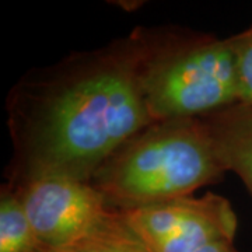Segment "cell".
<instances>
[{
    "mask_svg": "<svg viewBox=\"0 0 252 252\" xmlns=\"http://www.w3.org/2000/svg\"><path fill=\"white\" fill-rule=\"evenodd\" d=\"M228 41L234 55L238 102L252 105V27Z\"/></svg>",
    "mask_w": 252,
    "mask_h": 252,
    "instance_id": "cell-9",
    "label": "cell"
},
{
    "mask_svg": "<svg viewBox=\"0 0 252 252\" xmlns=\"http://www.w3.org/2000/svg\"><path fill=\"white\" fill-rule=\"evenodd\" d=\"M119 212L152 252H196L213 241H233L237 231L230 202L212 192Z\"/></svg>",
    "mask_w": 252,
    "mask_h": 252,
    "instance_id": "cell-4",
    "label": "cell"
},
{
    "mask_svg": "<svg viewBox=\"0 0 252 252\" xmlns=\"http://www.w3.org/2000/svg\"><path fill=\"white\" fill-rule=\"evenodd\" d=\"M69 248L74 252H152L117 209L102 224Z\"/></svg>",
    "mask_w": 252,
    "mask_h": 252,
    "instance_id": "cell-8",
    "label": "cell"
},
{
    "mask_svg": "<svg viewBox=\"0 0 252 252\" xmlns=\"http://www.w3.org/2000/svg\"><path fill=\"white\" fill-rule=\"evenodd\" d=\"M196 252H238L233 245V241L230 240H219L213 243L207 244L203 248H200Z\"/></svg>",
    "mask_w": 252,
    "mask_h": 252,
    "instance_id": "cell-10",
    "label": "cell"
},
{
    "mask_svg": "<svg viewBox=\"0 0 252 252\" xmlns=\"http://www.w3.org/2000/svg\"><path fill=\"white\" fill-rule=\"evenodd\" d=\"M143 89L154 122L202 117L238 102L228 38L158 35L144 69Z\"/></svg>",
    "mask_w": 252,
    "mask_h": 252,
    "instance_id": "cell-3",
    "label": "cell"
},
{
    "mask_svg": "<svg viewBox=\"0 0 252 252\" xmlns=\"http://www.w3.org/2000/svg\"><path fill=\"white\" fill-rule=\"evenodd\" d=\"M157 38L135 30L18 81L7 97L14 144L9 184L46 175L89 182L121 144L154 124L143 74Z\"/></svg>",
    "mask_w": 252,
    "mask_h": 252,
    "instance_id": "cell-1",
    "label": "cell"
},
{
    "mask_svg": "<svg viewBox=\"0 0 252 252\" xmlns=\"http://www.w3.org/2000/svg\"><path fill=\"white\" fill-rule=\"evenodd\" d=\"M14 189L39 240L49 248H69L94 231L114 212L89 182L46 175Z\"/></svg>",
    "mask_w": 252,
    "mask_h": 252,
    "instance_id": "cell-5",
    "label": "cell"
},
{
    "mask_svg": "<svg viewBox=\"0 0 252 252\" xmlns=\"http://www.w3.org/2000/svg\"><path fill=\"white\" fill-rule=\"evenodd\" d=\"M48 248L32 228L14 189L3 185L0 198V252H45Z\"/></svg>",
    "mask_w": 252,
    "mask_h": 252,
    "instance_id": "cell-7",
    "label": "cell"
},
{
    "mask_svg": "<svg viewBox=\"0 0 252 252\" xmlns=\"http://www.w3.org/2000/svg\"><path fill=\"white\" fill-rule=\"evenodd\" d=\"M45 252H74L73 248H48Z\"/></svg>",
    "mask_w": 252,
    "mask_h": 252,
    "instance_id": "cell-11",
    "label": "cell"
},
{
    "mask_svg": "<svg viewBox=\"0 0 252 252\" xmlns=\"http://www.w3.org/2000/svg\"><path fill=\"white\" fill-rule=\"evenodd\" d=\"M224 172L202 119L177 118L154 122L127 139L89 184L109 207L127 210L189 196Z\"/></svg>",
    "mask_w": 252,
    "mask_h": 252,
    "instance_id": "cell-2",
    "label": "cell"
},
{
    "mask_svg": "<svg viewBox=\"0 0 252 252\" xmlns=\"http://www.w3.org/2000/svg\"><path fill=\"white\" fill-rule=\"evenodd\" d=\"M199 118L223 168L238 174L252 193V105L235 102Z\"/></svg>",
    "mask_w": 252,
    "mask_h": 252,
    "instance_id": "cell-6",
    "label": "cell"
}]
</instances>
